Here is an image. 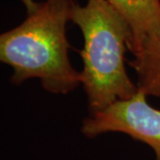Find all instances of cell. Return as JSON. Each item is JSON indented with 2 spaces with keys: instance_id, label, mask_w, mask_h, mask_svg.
Returning <instances> with one entry per match:
<instances>
[{
  "instance_id": "cell-1",
  "label": "cell",
  "mask_w": 160,
  "mask_h": 160,
  "mask_svg": "<svg viewBox=\"0 0 160 160\" xmlns=\"http://www.w3.org/2000/svg\"><path fill=\"white\" fill-rule=\"evenodd\" d=\"M75 3L46 0L20 25L1 33L0 60L12 69V83L38 78L45 91L62 95L81 84V74L70 62L66 34Z\"/></svg>"
},
{
  "instance_id": "cell-2",
  "label": "cell",
  "mask_w": 160,
  "mask_h": 160,
  "mask_svg": "<svg viewBox=\"0 0 160 160\" xmlns=\"http://www.w3.org/2000/svg\"><path fill=\"white\" fill-rule=\"evenodd\" d=\"M71 21L83 36L80 74L88 116L133 97L138 86L125 66V53L132 49L133 34L123 16L108 0H86L84 5L74 4Z\"/></svg>"
},
{
  "instance_id": "cell-3",
  "label": "cell",
  "mask_w": 160,
  "mask_h": 160,
  "mask_svg": "<svg viewBox=\"0 0 160 160\" xmlns=\"http://www.w3.org/2000/svg\"><path fill=\"white\" fill-rule=\"evenodd\" d=\"M145 92L139 91L127 100L114 102L106 109L88 116L81 132L94 138L107 132H121L147 143L160 160V109L151 106Z\"/></svg>"
},
{
  "instance_id": "cell-4",
  "label": "cell",
  "mask_w": 160,
  "mask_h": 160,
  "mask_svg": "<svg viewBox=\"0 0 160 160\" xmlns=\"http://www.w3.org/2000/svg\"><path fill=\"white\" fill-rule=\"evenodd\" d=\"M127 21L133 34L130 53H136L150 34L160 29V0H108Z\"/></svg>"
},
{
  "instance_id": "cell-5",
  "label": "cell",
  "mask_w": 160,
  "mask_h": 160,
  "mask_svg": "<svg viewBox=\"0 0 160 160\" xmlns=\"http://www.w3.org/2000/svg\"><path fill=\"white\" fill-rule=\"evenodd\" d=\"M128 63L136 73L139 91L160 98V29L143 41Z\"/></svg>"
},
{
  "instance_id": "cell-6",
  "label": "cell",
  "mask_w": 160,
  "mask_h": 160,
  "mask_svg": "<svg viewBox=\"0 0 160 160\" xmlns=\"http://www.w3.org/2000/svg\"><path fill=\"white\" fill-rule=\"evenodd\" d=\"M20 1L25 5V8L27 9V14L32 12L38 8V5H39V3L34 2L33 0H20Z\"/></svg>"
}]
</instances>
